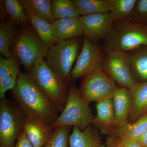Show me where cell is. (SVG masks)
I'll return each mask as SVG.
<instances>
[{
	"label": "cell",
	"instance_id": "cell-1",
	"mask_svg": "<svg viewBox=\"0 0 147 147\" xmlns=\"http://www.w3.org/2000/svg\"><path fill=\"white\" fill-rule=\"evenodd\" d=\"M11 94L27 117L51 127L57 119V108L28 74L20 71Z\"/></svg>",
	"mask_w": 147,
	"mask_h": 147
},
{
	"label": "cell",
	"instance_id": "cell-2",
	"mask_svg": "<svg viewBox=\"0 0 147 147\" xmlns=\"http://www.w3.org/2000/svg\"><path fill=\"white\" fill-rule=\"evenodd\" d=\"M103 52L117 50L128 53L147 46V25L130 21H115L108 35L102 40Z\"/></svg>",
	"mask_w": 147,
	"mask_h": 147
},
{
	"label": "cell",
	"instance_id": "cell-3",
	"mask_svg": "<svg viewBox=\"0 0 147 147\" xmlns=\"http://www.w3.org/2000/svg\"><path fill=\"white\" fill-rule=\"evenodd\" d=\"M27 74L59 112H62L67 101L69 88L48 65L45 58L37 60Z\"/></svg>",
	"mask_w": 147,
	"mask_h": 147
},
{
	"label": "cell",
	"instance_id": "cell-4",
	"mask_svg": "<svg viewBox=\"0 0 147 147\" xmlns=\"http://www.w3.org/2000/svg\"><path fill=\"white\" fill-rule=\"evenodd\" d=\"M68 97L61 113L52 125L54 129L60 126L76 127L84 131L92 125L94 117L89 104L82 97L75 84L69 85Z\"/></svg>",
	"mask_w": 147,
	"mask_h": 147
},
{
	"label": "cell",
	"instance_id": "cell-5",
	"mask_svg": "<svg viewBox=\"0 0 147 147\" xmlns=\"http://www.w3.org/2000/svg\"><path fill=\"white\" fill-rule=\"evenodd\" d=\"M47 49L30 25L18 31L11 46L10 52L28 72L37 60L45 58Z\"/></svg>",
	"mask_w": 147,
	"mask_h": 147
},
{
	"label": "cell",
	"instance_id": "cell-6",
	"mask_svg": "<svg viewBox=\"0 0 147 147\" xmlns=\"http://www.w3.org/2000/svg\"><path fill=\"white\" fill-rule=\"evenodd\" d=\"M80 41L81 38H77L59 41L48 48L45 55L48 65L68 86Z\"/></svg>",
	"mask_w": 147,
	"mask_h": 147
},
{
	"label": "cell",
	"instance_id": "cell-7",
	"mask_svg": "<svg viewBox=\"0 0 147 147\" xmlns=\"http://www.w3.org/2000/svg\"><path fill=\"white\" fill-rule=\"evenodd\" d=\"M26 116L18 104L5 98L0 101V147H15Z\"/></svg>",
	"mask_w": 147,
	"mask_h": 147
},
{
	"label": "cell",
	"instance_id": "cell-8",
	"mask_svg": "<svg viewBox=\"0 0 147 147\" xmlns=\"http://www.w3.org/2000/svg\"><path fill=\"white\" fill-rule=\"evenodd\" d=\"M118 86L102 69L93 71L83 78L80 93L88 104L113 99Z\"/></svg>",
	"mask_w": 147,
	"mask_h": 147
},
{
	"label": "cell",
	"instance_id": "cell-9",
	"mask_svg": "<svg viewBox=\"0 0 147 147\" xmlns=\"http://www.w3.org/2000/svg\"><path fill=\"white\" fill-rule=\"evenodd\" d=\"M102 69L119 87L130 89L136 84L127 53L113 50L104 51Z\"/></svg>",
	"mask_w": 147,
	"mask_h": 147
},
{
	"label": "cell",
	"instance_id": "cell-10",
	"mask_svg": "<svg viewBox=\"0 0 147 147\" xmlns=\"http://www.w3.org/2000/svg\"><path fill=\"white\" fill-rule=\"evenodd\" d=\"M103 55L102 47L98 42H92L84 37L82 51L71 71L70 83L102 69Z\"/></svg>",
	"mask_w": 147,
	"mask_h": 147
},
{
	"label": "cell",
	"instance_id": "cell-11",
	"mask_svg": "<svg viewBox=\"0 0 147 147\" xmlns=\"http://www.w3.org/2000/svg\"><path fill=\"white\" fill-rule=\"evenodd\" d=\"M80 17L84 37L94 42L105 38L111 31L114 23L109 12Z\"/></svg>",
	"mask_w": 147,
	"mask_h": 147
},
{
	"label": "cell",
	"instance_id": "cell-12",
	"mask_svg": "<svg viewBox=\"0 0 147 147\" xmlns=\"http://www.w3.org/2000/svg\"><path fill=\"white\" fill-rule=\"evenodd\" d=\"M18 62L13 55L9 58L0 57V99L5 98L6 93L12 90L17 83L20 71Z\"/></svg>",
	"mask_w": 147,
	"mask_h": 147
},
{
	"label": "cell",
	"instance_id": "cell-13",
	"mask_svg": "<svg viewBox=\"0 0 147 147\" xmlns=\"http://www.w3.org/2000/svg\"><path fill=\"white\" fill-rule=\"evenodd\" d=\"M96 109V115L92 125L99 129L102 134L111 135L116 128L113 99L97 102Z\"/></svg>",
	"mask_w": 147,
	"mask_h": 147
},
{
	"label": "cell",
	"instance_id": "cell-14",
	"mask_svg": "<svg viewBox=\"0 0 147 147\" xmlns=\"http://www.w3.org/2000/svg\"><path fill=\"white\" fill-rule=\"evenodd\" d=\"M116 128L128 123L131 112V98L130 90L119 87L113 98Z\"/></svg>",
	"mask_w": 147,
	"mask_h": 147
},
{
	"label": "cell",
	"instance_id": "cell-15",
	"mask_svg": "<svg viewBox=\"0 0 147 147\" xmlns=\"http://www.w3.org/2000/svg\"><path fill=\"white\" fill-rule=\"evenodd\" d=\"M53 130L52 127L40 121L27 117L23 129L27 138L35 147H44Z\"/></svg>",
	"mask_w": 147,
	"mask_h": 147
},
{
	"label": "cell",
	"instance_id": "cell-16",
	"mask_svg": "<svg viewBox=\"0 0 147 147\" xmlns=\"http://www.w3.org/2000/svg\"><path fill=\"white\" fill-rule=\"evenodd\" d=\"M69 144L70 147H105L98 130L93 125L84 131L74 127L69 137Z\"/></svg>",
	"mask_w": 147,
	"mask_h": 147
},
{
	"label": "cell",
	"instance_id": "cell-17",
	"mask_svg": "<svg viewBox=\"0 0 147 147\" xmlns=\"http://www.w3.org/2000/svg\"><path fill=\"white\" fill-rule=\"evenodd\" d=\"M52 26L54 35L59 41L77 38L84 35L80 17L55 20Z\"/></svg>",
	"mask_w": 147,
	"mask_h": 147
},
{
	"label": "cell",
	"instance_id": "cell-18",
	"mask_svg": "<svg viewBox=\"0 0 147 147\" xmlns=\"http://www.w3.org/2000/svg\"><path fill=\"white\" fill-rule=\"evenodd\" d=\"M129 90L131 106L128 123H132L147 113V81L136 82Z\"/></svg>",
	"mask_w": 147,
	"mask_h": 147
},
{
	"label": "cell",
	"instance_id": "cell-19",
	"mask_svg": "<svg viewBox=\"0 0 147 147\" xmlns=\"http://www.w3.org/2000/svg\"><path fill=\"white\" fill-rule=\"evenodd\" d=\"M22 4L30 24L47 48L60 41L54 35L52 24L38 17L27 6Z\"/></svg>",
	"mask_w": 147,
	"mask_h": 147
},
{
	"label": "cell",
	"instance_id": "cell-20",
	"mask_svg": "<svg viewBox=\"0 0 147 147\" xmlns=\"http://www.w3.org/2000/svg\"><path fill=\"white\" fill-rule=\"evenodd\" d=\"M132 74L135 81L140 83L147 81V46L127 53Z\"/></svg>",
	"mask_w": 147,
	"mask_h": 147
},
{
	"label": "cell",
	"instance_id": "cell-21",
	"mask_svg": "<svg viewBox=\"0 0 147 147\" xmlns=\"http://www.w3.org/2000/svg\"><path fill=\"white\" fill-rule=\"evenodd\" d=\"M2 5L5 13L14 24L21 28L30 25L24 6L20 1L4 0L2 1Z\"/></svg>",
	"mask_w": 147,
	"mask_h": 147
},
{
	"label": "cell",
	"instance_id": "cell-22",
	"mask_svg": "<svg viewBox=\"0 0 147 147\" xmlns=\"http://www.w3.org/2000/svg\"><path fill=\"white\" fill-rule=\"evenodd\" d=\"M18 31L16 24L10 21H1L0 24V53L6 58L11 57L10 47Z\"/></svg>",
	"mask_w": 147,
	"mask_h": 147
},
{
	"label": "cell",
	"instance_id": "cell-23",
	"mask_svg": "<svg viewBox=\"0 0 147 147\" xmlns=\"http://www.w3.org/2000/svg\"><path fill=\"white\" fill-rule=\"evenodd\" d=\"M147 129V113L132 123L115 128L111 135L136 140Z\"/></svg>",
	"mask_w": 147,
	"mask_h": 147
},
{
	"label": "cell",
	"instance_id": "cell-24",
	"mask_svg": "<svg viewBox=\"0 0 147 147\" xmlns=\"http://www.w3.org/2000/svg\"><path fill=\"white\" fill-rule=\"evenodd\" d=\"M109 11L114 22L129 21L137 0H109Z\"/></svg>",
	"mask_w": 147,
	"mask_h": 147
},
{
	"label": "cell",
	"instance_id": "cell-25",
	"mask_svg": "<svg viewBox=\"0 0 147 147\" xmlns=\"http://www.w3.org/2000/svg\"><path fill=\"white\" fill-rule=\"evenodd\" d=\"M80 16L109 11V0H73Z\"/></svg>",
	"mask_w": 147,
	"mask_h": 147
},
{
	"label": "cell",
	"instance_id": "cell-26",
	"mask_svg": "<svg viewBox=\"0 0 147 147\" xmlns=\"http://www.w3.org/2000/svg\"><path fill=\"white\" fill-rule=\"evenodd\" d=\"M24 4L39 18L53 24L55 19L52 11V2L50 0H21Z\"/></svg>",
	"mask_w": 147,
	"mask_h": 147
},
{
	"label": "cell",
	"instance_id": "cell-27",
	"mask_svg": "<svg viewBox=\"0 0 147 147\" xmlns=\"http://www.w3.org/2000/svg\"><path fill=\"white\" fill-rule=\"evenodd\" d=\"M52 11L55 20L80 17L78 9L71 0H52Z\"/></svg>",
	"mask_w": 147,
	"mask_h": 147
},
{
	"label": "cell",
	"instance_id": "cell-28",
	"mask_svg": "<svg viewBox=\"0 0 147 147\" xmlns=\"http://www.w3.org/2000/svg\"><path fill=\"white\" fill-rule=\"evenodd\" d=\"M71 127H56L44 147H67L69 134Z\"/></svg>",
	"mask_w": 147,
	"mask_h": 147
},
{
	"label": "cell",
	"instance_id": "cell-29",
	"mask_svg": "<svg viewBox=\"0 0 147 147\" xmlns=\"http://www.w3.org/2000/svg\"><path fill=\"white\" fill-rule=\"evenodd\" d=\"M128 21L147 25V0H137Z\"/></svg>",
	"mask_w": 147,
	"mask_h": 147
},
{
	"label": "cell",
	"instance_id": "cell-30",
	"mask_svg": "<svg viewBox=\"0 0 147 147\" xmlns=\"http://www.w3.org/2000/svg\"><path fill=\"white\" fill-rule=\"evenodd\" d=\"M105 147H142L136 140L111 135L106 138Z\"/></svg>",
	"mask_w": 147,
	"mask_h": 147
},
{
	"label": "cell",
	"instance_id": "cell-31",
	"mask_svg": "<svg viewBox=\"0 0 147 147\" xmlns=\"http://www.w3.org/2000/svg\"><path fill=\"white\" fill-rule=\"evenodd\" d=\"M15 147H35L27 138L26 133L24 131L21 134L16 141Z\"/></svg>",
	"mask_w": 147,
	"mask_h": 147
},
{
	"label": "cell",
	"instance_id": "cell-32",
	"mask_svg": "<svg viewBox=\"0 0 147 147\" xmlns=\"http://www.w3.org/2000/svg\"><path fill=\"white\" fill-rule=\"evenodd\" d=\"M136 141L142 147H147V129L136 139Z\"/></svg>",
	"mask_w": 147,
	"mask_h": 147
}]
</instances>
